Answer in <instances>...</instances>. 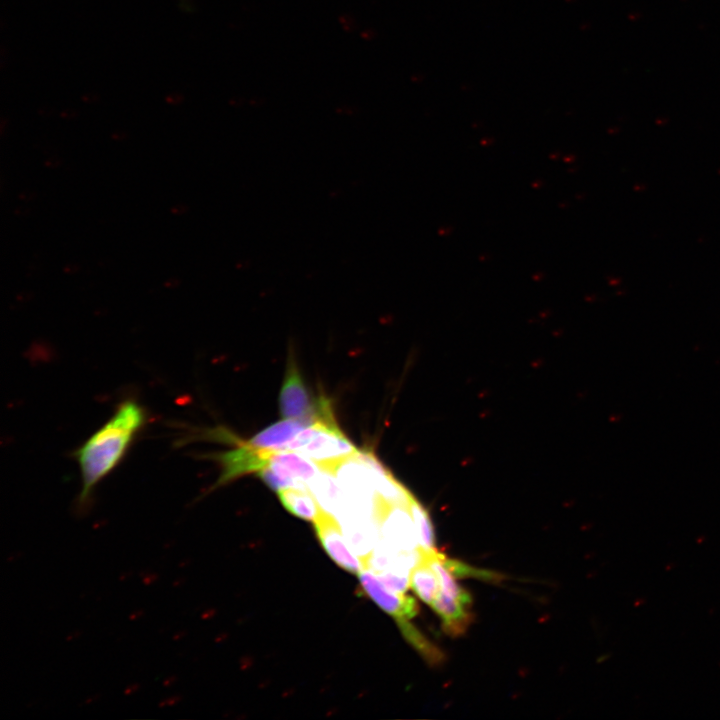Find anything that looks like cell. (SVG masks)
Returning a JSON list of instances; mask_svg holds the SVG:
<instances>
[{"label":"cell","instance_id":"6da1fadb","mask_svg":"<svg viewBox=\"0 0 720 720\" xmlns=\"http://www.w3.org/2000/svg\"><path fill=\"white\" fill-rule=\"evenodd\" d=\"M147 422V413L134 399L119 403L114 414L74 452L81 472L79 508H87L95 487L123 460Z\"/></svg>","mask_w":720,"mask_h":720},{"label":"cell","instance_id":"7a4b0ae2","mask_svg":"<svg viewBox=\"0 0 720 720\" xmlns=\"http://www.w3.org/2000/svg\"><path fill=\"white\" fill-rule=\"evenodd\" d=\"M220 440L230 441L235 447L224 452L210 456L215 459L221 470L212 489L226 485L239 477L250 473H257L268 465L271 451L251 447L246 441L235 439L229 432L215 430Z\"/></svg>","mask_w":720,"mask_h":720},{"label":"cell","instance_id":"3957f363","mask_svg":"<svg viewBox=\"0 0 720 720\" xmlns=\"http://www.w3.org/2000/svg\"><path fill=\"white\" fill-rule=\"evenodd\" d=\"M325 401L326 398L322 396L313 400L295 360L290 357L279 396L283 418L315 422L323 415Z\"/></svg>","mask_w":720,"mask_h":720},{"label":"cell","instance_id":"277c9868","mask_svg":"<svg viewBox=\"0 0 720 720\" xmlns=\"http://www.w3.org/2000/svg\"><path fill=\"white\" fill-rule=\"evenodd\" d=\"M376 517L380 540L388 547L400 552L419 549L409 506L389 505L380 499Z\"/></svg>","mask_w":720,"mask_h":720},{"label":"cell","instance_id":"5b68a950","mask_svg":"<svg viewBox=\"0 0 720 720\" xmlns=\"http://www.w3.org/2000/svg\"><path fill=\"white\" fill-rule=\"evenodd\" d=\"M357 447L348 439L336 424L324 426L321 431L299 453L329 468L335 463L355 455Z\"/></svg>","mask_w":720,"mask_h":720},{"label":"cell","instance_id":"8992f818","mask_svg":"<svg viewBox=\"0 0 720 720\" xmlns=\"http://www.w3.org/2000/svg\"><path fill=\"white\" fill-rule=\"evenodd\" d=\"M313 523L316 534L330 558L341 568L359 574L364 568L363 561L354 554L337 519L322 511Z\"/></svg>","mask_w":720,"mask_h":720},{"label":"cell","instance_id":"52a82bcc","mask_svg":"<svg viewBox=\"0 0 720 720\" xmlns=\"http://www.w3.org/2000/svg\"><path fill=\"white\" fill-rule=\"evenodd\" d=\"M358 575L364 593L396 621L409 620L417 615L418 604L413 597L391 590L367 567Z\"/></svg>","mask_w":720,"mask_h":720},{"label":"cell","instance_id":"ba28073f","mask_svg":"<svg viewBox=\"0 0 720 720\" xmlns=\"http://www.w3.org/2000/svg\"><path fill=\"white\" fill-rule=\"evenodd\" d=\"M291 483L293 488L308 489V483L321 471L315 461L296 451H271L268 465Z\"/></svg>","mask_w":720,"mask_h":720},{"label":"cell","instance_id":"9c48e42d","mask_svg":"<svg viewBox=\"0 0 720 720\" xmlns=\"http://www.w3.org/2000/svg\"><path fill=\"white\" fill-rule=\"evenodd\" d=\"M312 423L314 422L284 418L260 431L246 443L260 450L282 451L301 430Z\"/></svg>","mask_w":720,"mask_h":720},{"label":"cell","instance_id":"30bf717a","mask_svg":"<svg viewBox=\"0 0 720 720\" xmlns=\"http://www.w3.org/2000/svg\"><path fill=\"white\" fill-rule=\"evenodd\" d=\"M308 489L322 511L331 514L336 519L342 514L345 508V497L331 470L322 468L308 483Z\"/></svg>","mask_w":720,"mask_h":720},{"label":"cell","instance_id":"8fae6325","mask_svg":"<svg viewBox=\"0 0 720 720\" xmlns=\"http://www.w3.org/2000/svg\"><path fill=\"white\" fill-rule=\"evenodd\" d=\"M431 606L440 616L445 632L452 636L464 633L472 621L469 612L470 608L463 606L441 591H439Z\"/></svg>","mask_w":720,"mask_h":720},{"label":"cell","instance_id":"7c38bea8","mask_svg":"<svg viewBox=\"0 0 720 720\" xmlns=\"http://www.w3.org/2000/svg\"><path fill=\"white\" fill-rule=\"evenodd\" d=\"M277 494L288 512L301 519L314 522L322 513L309 489L287 488L278 491Z\"/></svg>","mask_w":720,"mask_h":720},{"label":"cell","instance_id":"4fadbf2b","mask_svg":"<svg viewBox=\"0 0 720 720\" xmlns=\"http://www.w3.org/2000/svg\"><path fill=\"white\" fill-rule=\"evenodd\" d=\"M421 553L425 557L431 569L434 571L439 583L440 591L463 606L470 608L472 605V597L470 593L455 581L454 575L440 560L439 552L433 550L429 553Z\"/></svg>","mask_w":720,"mask_h":720},{"label":"cell","instance_id":"5bb4252c","mask_svg":"<svg viewBox=\"0 0 720 720\" xmlns=\"http://www.w3.org/2000/svg\"><path fill=\"white\" fill-rule=\"evenodd\" d=\"M410 586L428 605L433 603L440 591L437 577L422 553L420 561L411 569Z\"/></svg>","mask_w":720,"mask_h":720},{"label":"cell","instance_id":"9a60e30c","mask_svg":"<svg viewBox=\"0 0 720 720\" xmlns=\"http://www.w3.org/2000/svg\"><path fill=\"white\" fill-rule=\"evenodd\" d=\"M409 509L415 525L419 550L424 553L435 550L434 529L427 510L415 497L411 500Z\"/></svg>","mask_w":720,"mask_h":720},{"label":"cell","instance_id":"2e32d148","mask_svg":"<svg viewBox=\"0 0 720 720\" xmlns=\"http://www.w3.org/2000/svg\"><path fill=\"white\" fill-rule=\"evenodd\" d=\"M399 628L405 639L425 658L430 664H438L444 655L433 643H431L420 631H418L408 620H398Z\"/></svg>","mask_w":720,"mask_h":720},{"label":"cell","instance_id":"e0dca14e","mask_svg":"<svg viewBox=\"0 0 720 720\" xmlns=\"http://www.w3.org/2000/svg\"><path fill=\"white\" fill-rule=\"evenodd\" d=\"M439 557L445 567L456 578H475L489 582H498L503 578L502 575L494 571L472 567L459 560L448 558L446 555L440 552Z\"/></svg>","mask_w":720,"mask_h":720},{"label":"cell","instance_id":"ac0fdd59","mask_svg":"<svg viewBox=\"0 0 720 720\" xmlns=\"http://www.w3.org/2000/svg\"><path fill=\"white\" fill-rule=\"evenodd\" d=\"M378 579L391 590L405 593L410 585V574L396 572H376Z\"/></svg>","mask_w":720,"mask_h":720},{"label":"cell","instance_id":"d6986e66","mask_svg":"<svg viewBox=\"0 0 720 720\" xmlns=\"http://www.w3.org/2000/svg\"><path fill=\"white\" fill-rule=\"evenodd\" d=\"M46 164L50 168H56L60 164V159L57 157H51L46 161Z\"/></svg>","mask_w":720,"mask_h":720},{"label":"cell","instance_id":"ffe728a7","mask_svg":"<svg viewBox=\"0 0 720 720\" xmlns=\"http://www.w3.org/2000/svg\"><path fill=\"white\" fill-rule=\"evenodd\" d=\"M172 211L176 214H182L185 211V207L184 205H177L172 209Z\"/></svg>","mask_w":720,"mask_h":720},{"label":"cell","instance_id":"44dd1931","mask_svg":"<svg viewBox=\"0 0 720 720\" xmlns=\"http://www.w3.org/2000/svg\"><path fill=\"white\" fill-rule=\"evenodd\" d=\"M20 197H21L22 199L29 200V199H32V198H33V193L26 191V192L22 193V194L20 195Z\"/></svg>","mask_w":720,"mask_h":720}]
</instances>
